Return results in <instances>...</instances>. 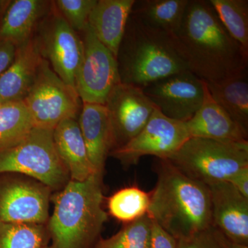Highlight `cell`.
<instances>
[{
    "label": "cell",
    "mask_w": 248,
    "mask_h": 248,
    "mask_svg": "<svg viewBox=\"0 0 248 248\" xmlns=\"http://www.w3.org/2000/svg\"><path fill=\"white\" fill-rule=\"evenodd\" d=\"M168 35L187 71L205 82L248 70V51L225 29L209 0H190L180 28Z\"/></svg>",
    "instance_id": "1"
},
{
    "label": "cell",
    "mask_w": 248,
    "mask_h": 248,
    "mask_svg": "<svg viewBox=\"0 0 248 248\" xmlns=\"http://www.w3.org/2000/svg\"><path fill=\"white\" fill-rule=\"evenodd\" d=\"M157 181L148 215L176 240L212 226L208 186L183 173L168 159H159Z\"/></svg>",
    "instance_id": "2"
},
{
    "label": "cell",
    "mask_w": 248,
    "mask_h": 248,
    "mask_svg": "<svg viewBox=\"0 0 248 248\" xmlns=\"http://www.w3.org/2000/svg\"><path fill=\"white\" fill-rule=\"evenodd\" d=\"M103 174L84 182L70 181L53 197L48 233L55 248H93L100 239L108 215L103 208Z\"/></svg>",
    "instance_id": "3"
},
{
    "label": "cell",
    "mask_w": 248,
    "mask_h": 248,
    "mask_svg": "<svg viewBox=\"0 0 248 248\" xmlns=\"http://www.w3.org/2000/svg\"><path fill=\"white\" fill-rule=\"evenodd\" d=\"M121 82L144 89L187 71L169 35L130 14L117 56Z\"/></svg>",
    "instance_id": "4"
},
{
    "label": "cell",
    "mask_w": 248,
    "mask_h": 248,
    "mask_svg": "<svg viewBox=\"0 0 248 248\" xmlns=\"http://www.w3.org/2000/svg\"><path fill=\"white\" fill-rule=\"evenodd\" d=\"M169 161L179 170L205 185L227 182L248 166V141L190 138Z\"/></svg>",
    "instance_id": "5"
},
{
    "label": "cell",
    "mask_w": 248,
    "mask_h": 248,
    "mask_svg": "<svg viewBox=\"0 0 248 248\" xmlns=\"http://www.w3.org/2000/svg\"><path fill=\"white\" fill-rule=\"evenodd\" d=\"M12 172L37 179L50 190L66 184L69 174L55 149L53 130L35 127L18 144L0 150V174Z\"/></svg>",
    "instance_id": "6"
},
{
    "label": "cell",
    "mask_w": 248,
    "mask_h": 248,
    "mask_svg": "<svg viewBox=\"0 0 248 248\" xmlns=\"http://www.w3.org/2000/svg\"><path fill=\"white\" fill-rule=\"evenodd\" d=\"M79 97L42 59L35 81L23 102L37 128L54 130L68 119H77Z\"/></svg>",
    "instance_id": "7"
},
{
    "label": "cell",
    "mask_w": 248,
    "mask_h": 248,
    "mask_svg": "<svg viewBox=\"0 0 248 248\" xmlns=\"http://www.w3.org/2000/svg\"><path fill=\"white\" fill-rule=\"evenodd\" d=\"M83 56L76 91L83 103L105 105L112 89L120 84L118 63L88 25L83 31Z\"/></svg>",
    "instance_id": "8"
},
{
    "label": "cell",
    "mask_w": 248,
    "mask_h": 248,
    "mask_svg": "<svg viewBox=\"0 0 248 248\" xmlns=\"http://www.w3.org/2000/svg\"><path fill=\"white\" fill-rule=\"evenodd\" d=\"M190 138L185 122L169 118L156 108L143 130L109 155L126 166L138 164L148 155L169 159Z\"/></svg>",
    "instance_id": "9"
},
{
    "label": "cell",
    "mask_w": 248,
    "mask_h": 248,
    "mask_svg": "<svg viewBox=\"0 0 248 248\" xmlns=\"http://www.w3.org/2000/svg\"><path fill=\"white\" fill-rule=\"evenodd\" d=\"M45 19L35 38L41 55L53 71L76 91L77 76L83 56L82 40L58 10Z\"/></svg>",
    "instance_id": "10"
},
{
    "label": "cell",
    "mask_w": 248,
    "mask_h": 248,
    "mask_svg": "<svg viewBox=\"0 0 248 248\" xmlns=\"http://www.w3.org/2000/svg\"><path fill=\"white\" fill-rule=\"evenodd\" d=\"M143 91L163 115L183 122L200 108L205 94L204 81L188 71L160 79Z\"/></svg>",
    "instance_id": "11"
},
{
    "label": "cell",
    "mask_w": 248,
    "mask_h": 248,
    "mask_svg": "<svg viewBox=\"0 0 248 248\" xmlns=\"http://www.w3.org/2000/svg\"><path fill=\"white\" fill-rule=\"evenodd\" d=\"M105 106L112 127V151L136 137L156 108L143 89L122 82L111 91Z\"/></svg>",
    "instance_id": "12"
},
{
    "label": "cell",
    "mask_w": 248,
    "mask_h": 248,
    "mask_svg": "<svg viewBox=\"0 0 248 248\" xmlns=\"http://www.w3.org/2000/svg\"><path fill=\"white\" fill-rule=\"evenodd\" d=\"M49 187L40 182L0 177V223L43 225L48 218Z\"/></svg>",
    "instance_id": "13"
},
{
    "label": "cell",
    "mask_w": 248,
    "mask_h": 248,
    "mask_svg": "<svg viewBox=\"0 0 248 248\" xmlns=\"http://www.w3.org/2000/svg\"><path fill=\"white\" fill-rule=\"evenodd\" d=\"M207 186L212 226L233 242L248 246V199L228 182L212 183Z\"/></svg>",
    "instance_id": "14"
},
{
    "label": "cell",
    "mask_w": 248,
    "mask_h": 248,
    "mask_svg": "<svg viewBox=\"0 0 248 248\" xmlns=\"http://www.w3.org/2000/svg\"><path fill=\"white\" fill-rule=\"evenodd\" d=\"M42 59L33 37L16 48L14 61L0 76V104L23 102L35 81Z\"/></svg>",
    "instance_id": "15"
},
{
    "label": "cell",
    "mask_w": 248,
    "mask_h": 248,
    "mask_svg": "<svg viewBox=\"0 0 248 248\" xmlns=\"http://www.w3.org/2000/svg\"><path fill=\"white\" fill-rule=\"evenodd\" d=\"M78 124L93 169L95 172L103 174L108 156L113 148L107 107L103 104L83 103Z\"/></svg>",
    "instance_id": "16"
},
{
    "label": "cell",
    "mask_w": 248,
    "mask_h": 248,
    "mask_svg": "<svg viewBox=\"0 0 248 248\" xmlns=\"http://www.w3.org/2000/svg\"><path fill=\"white\" fill-rule=\"evenodd\" d=\"M204 91L202 107L190 120L185 122L190 138L220 141H248V134L214 100L205 81Z\"/></svg>",
    "instance_id": "17"
},
{
    "label": "cell",
    "mask_w": 248,
    "mask_h": 248,
    "mask_svg": "<svg viewBox=\"0 0 248 248\" xmlns=\"http://www.w3.org/2000/svg\"><path fill=\"white\" fill-rule=\"evenodd\" d=\"M136 0H97L88 25L117 58L129 17Z\"/></svg>",
    "instance_id": "18"
},
{
    "label": "cell",
    "mask_w": 248,
    "mask_h": 248,
    "mask_svg": "<svg viewBox=\"0 0 248 248\" xmlns=\"http://www.w3.org/2000/svg\"><path fill=\"white\" fill-rule=\"evenodd\" d=\"M53 141L71 180L84 182L95 173L77 119H68L59 124L53 130Z\"/></svg>",
    "instance_id": "19"
},
{
    "label": "cell",
    "mask_w": 248,
    "mask_h": 248,
    "mask_svg": "<svg viewBox=\"0 0 248 248\" xmlns=\"http://www.w3.org/2000/svg\"><path fill=\"white\" fill-rule=\"evenodd\" d=\"M48 5V1L42 0L11 1L0 24V42L17 47L32 38Z\"/></svg>",
    "instance_id": "20"
},
{
    "label": "cell",
    "mask_w": 248,
    "mask_h": 248,
    "mask_svg": "<svg viewBox=\"0 0 248 248\" xmlns=\"http://www.w3.org/2000/svg\"><path fill=\"white\" fill-rule=\"evenodd\" d=\"M248 70L217 82H205L210 95L248 134Z\"/></svg>",
    "instance_id": "21"
},
{
    "label": "cell",
    "mask_w": 248,
    "mask_h": 248,
    "mask_svg": "<svg viewBox=\"0 0 248 248\" xmlns=\"http://www.w3.org/2000/svg\"><path fill=\"white\" fill-rule=\"evenodd\" d=\"M190 0H141L135 1L132 14L150 27L167 34L177 32L182 25Z\"/></svg>",
    "instance_id": "22"
},
{
    "label": "cell",
    "mask_w": 248,
    "mask_h": 248,
    "mask_svg": "<svg viewBox=\"0 0 248 248\" xmlns=\"http://www.w3.org/2000/svg\"><path fill=\"white\" fill-rule=\"evenodd\" d=\"M35 128L23 102L0 104V150L18 144Z\"/></svg>",
    "instance_id": "23"
},
{
    "label": "cell",
    "mask_w": 248,
    "mask_h": 248,
    "mask_svg": "<svg viewBox=\"0 0 248 248\" xmlns=\"http://www.w3.org/2000/svg\"><path fill=\"white\" fill-rule=\"evenodd\" d=\"M150 199V192L138 186H130L111 196L108 202V209L111 216L127 224L148 214Z\"/></svg>",
    "instance_id": "24"
},
{
    "label": "cell",
    "mask_w": 248,
    "mask_h": 248,
    "mask_svg": "<svg viewBox=\"0 0 248 248\" xmlns=\"http://www.w3.org/2000/svg\"><path fill=\"white\" fill-rule=\"evenodd\" d=\"M223 27L248 51V0H209Z\"/></svg>",
    "instance_id": "25"
},
{
    "label": "cell",
    "mask_w": 248,
    "mask_h": 248,
    "mask_svg": "<svg viewBox=\"0 0 248 248\" xmlns=\"http://www.w3.org/2000/svg\"><path fill=\"white\" fill-rule=\"evenodd\" d=\"M49 238L43 225L0 223V248H45Z\"/></svg>",
    "instance_id": "26"
},
{
    "label": "cell",
    "mask_w": 248,
    "mask_h": 248,
    "mask_svg": "<svg viewBox=\"0 0 248 248\" xmlns=\"http://www.w3.org/2000/svg\"><path fill=\"white\" fill-rule=\"evenodd\" d=\"M152 224L151 217L146 214L127 223L110 237L100 238L93 248H151Z\"/></svg>",
    "instance_id": "27"
},
{
    "label": "cell",
    "mask_w": 248,
    "mask_h": 248,
    "mask_svg": "<svg viewBox=\"0 0 248 248\" xmlns=\"http://www.w3.org/2000/svg\"><path fill=\"white\" fill-rule=\"evenodd\" d=\"M97 0H58L55 1L59 14L76 31L83 32L88 26L90 15Z\"/></svg>",
    "instance_id": "28"
},
{
    "label": "cell",
    "mask_w": 248,
    "mask_h": 248,
    "mask_svg": "<svg viewBox=\"0 0 248 248\" xmlns=\"http://www.w3.org/2000/svg\"><path fill=\"white\" fill-rule=\"evenodd\" d=\"M176 248H221L213 226L187 237L177 240Z\"/></svg>",
    "instance_id": "29"
},
{
    "label": "cell",
    "mask_w": 248,
    "mask_h": 248,
    "mask_svg": "<svg viewBox=\"0 0 248 248\" xmlns=\"http://www.w3.org/2000/svg\"><path fill=\"white\" fill-rule=\"evenodd\" d=\"M153 221L151 230V248H176L177 240Z\"/></svg>",
    "instance_id": "30"
},
{
    "label": "cell",
    "mask_w": 248,
    "mask_h": 248,
    "mask_svg": "<svg viewBox=\"0 0 248 248\" xmlns=\"http://www.w3.org/2000/svg\"><path fill=\"white\" fill-rule=\"evenodd\" d=\"M16 46L7 42H0V76L12 63L16 55Z\"/></svg>",
    "instance_id": "31"
},
{
    "label": "cell",
    "mask_w": 248,
    "mask_h": 248,
    "mask_svg": "<svg viewBox=\"0 0 248 248\" xmlns=\"http://www.w3.org/2000/svg\"><path fill=\"white\" fill-rule=\"evenodd\" d=\"M227 182L234 186L241 195L248 199V166L239 170Z\"/></svg>",
    "instance_id": "32"
},
{
    "label": "cell",
    "mask_w": 248,
    "mask_h": 248,
    "mask_svg": "<svg viewBox=\"0 0 248 248\" xmlns=\"http://www.w3.org/2000/svg\"><path fill=\"white\" fill-rule=\"evenodd\" d=\"M215 232H216L217 237L221 245V248H248V246H246V245L233 242L217 229H215Z\"/></svg>",
    "instance_id": "33"
},
{
    "label": "cell",
    "mask_w": 248,
    "mask_h": 248,
    "mask_svg": "<svg viewBox=\"0 0 248 248\" xmlns=\"http://www.w3.org/2000/svg\"><path fill=\"white\" fill-rule=\"evenodd\" d=\"M11 1H6V0H0V24L4 17L5 13L9 7Z\"/></svg>",
    "instance_id": "34"
},
{
    "label": "cell",
    "mask_w": 248,
    "mask_h": 248,
    "mask_svg": "<svg viewBox=\"0 0 248 248\" xmlns=\"http://www.w3.org/2000/svg\"><path fill=\"white\" fill-rule=\"evenodd\" d=\"M45 248H55V247H54V246H53V245H52V246H47L46 247H45Z\"/></svg>",
    "instance_id": "35"
}]
</instances>
